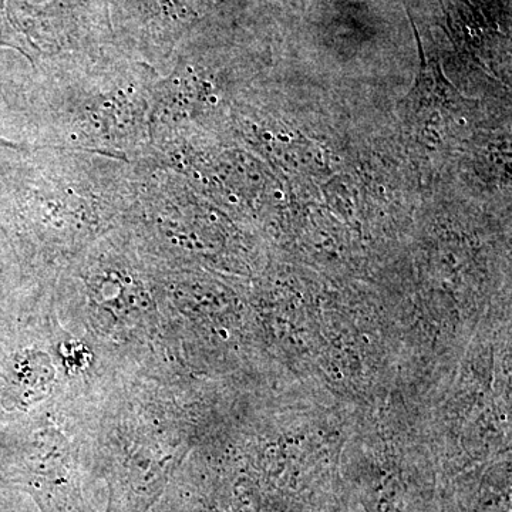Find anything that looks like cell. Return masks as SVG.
I'll use <instances>...</instances> for the list:
<instances>
[{
  "instance_id": "6da1fadb",
  "label": "cell",
  "mask_w": 512,
  "mask_h": 512,
  "mask_svg": "<svg viewBox=\"0 0 512 512\" xmlns=\"http://www.w3.org/2000/svg\"><path fill=\"white\" fill-rule=\"evenodd\" d=\"M55 379L52 360L43 352H26L13 367L12 386L16 403L29 406L49 394Z\"/></svg>"
},
{
  "instance_id": "7a4b0ae2",
  "label": "cell",
  "mask_w": 512,
  "mask_h": 512,
  "mask_svg": "<svg viewBox=\"0 0 512 512\" xmlns=\"http://www.w3.org/2000/svg\"><path fill=\"white\" fill-rule=\"evenodd\" d=\"M6 144H8L6 141L0 140V146H6Z\"/></svg>"
}]
</instances>
